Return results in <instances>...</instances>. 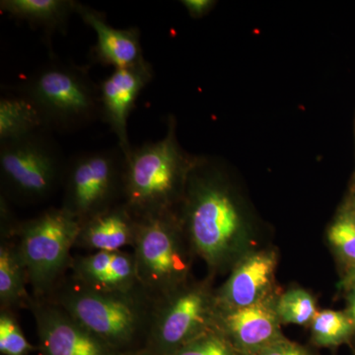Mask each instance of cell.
Listing matches in <instances>:
<instances>
[{"mask_svg":"<svg viewBox=\"0 0 355 355\" xmlns=\"http://www.w3.org/2000/svg\"><path fill=\"white\" fill-rule=\"evenodd\" d=\"M329 240L345 259L355 263V217H340L329 231Z\"/></svg>","mask_w":355,"mask_h":355,"instance_id":"cell-24","label":"cell"},{"mask_svg":"<svg viewBox=\"0 0 355 355\" xmlns=\"http://www.w3.org/2000/svg\"><path fill=\"white\" fill-rule=\"evenodd\" d=\"M275 268V257L272 253L261 252L248 257L236 268L222 291V305L232 310L260 302L272 280Z\"/></svg>","mask_w":355,"mask_h":355,"instance_id":"cell-16","label":"cell"},{"mask_svg":"<svg viewBox=\"0 0 355 355\" xmlns=\"http://www.w3.org/2000/svg\"><path fill=\"white\" fill-rule=\"evenodd\" d=\"M171 355H236L225 338L209 331Z\"/></svg>","mask_w":355,"mask_h":355,"instance_id":"cell-23","label":"cell"},{"mask_svg":"<svg viewBox=\"0 0 355 355\" xmlns=\"http://www.w3.org/2000/svg\"><path fill=\"white\" fill-rule=\"evenodd\" d=\"M69 275L91 291L104 293L144 291L132 251L96 252L72 257Z\"/></svg>","mask_w":355,"mask_h":355,"instance_id":"cell-12","label":"cell"},{"mask_svg":"<svg viewBox=\"0 0 355 355\" xmlns=\"http://www.w3.org/2000/svg\"><path fill=\"white\" fill-rule=\"evenodd\" d=\"M41 130H44L43 121L29 100L20 94L1 97L0 142L19 139Z\"/></svg>","mask_w":355,"mask_h":355,"instance_id":"cell-19","label":"cell"},{"mask_svg":"<svg viewBox=\"0 0 355 355\" xmlns=\"http://www.w3.org/2000/svg\"><path fill=\"white\" fill-rule=\"evenodd\" d=\"M354 323L343 313L324 310L313 319L312 333L315 342L323 347L338 345L352 335Z\"/></svg>","mask_w":355,"mask_h":355,"instance_id":"cell-20","label":"cell"},{"mask_svg":"<svg viewBox=\"0 0 355 355\" xmlns=\"http://www.w3.org/2000/svg\"><path fill=\"white\" fill-rule=\"evenodd\" d=\"M137 228V217L121 202L81 223L76 247L90 253L132 249Z\"/></svg>","mask_w":355,"mask_h":355,"instance_id":"cell-14","label":"cell"},{"mask_svg":"<svg viewBox=\"0 0 355 355\" xmlns=\"http://www.w3.org/2000/svg\"><path fill=\"white\" fill-rule=\"evenodd\" d=\"M31 345L26 340L12 311L0 313V352L4 355H26Z\"/></svg>","mask_w":355,"mask_h":355,"instance_id":"cell-22","label":"cell"},{"mask_svg":"<svg viewBox=\"0 0 355 355\" xmlns=\"http://www.w3.org/2000/svg\"><path fill=\"white\" fill-rule=\"evenodd\" d=\"M125 156L120 146L67 161L62 207L81 223L123 202Z\"/></svg>","mask_w":355,"mask_h":355,"instance_id":"cell-7","label":"cell"},{"mask_svg":"<svg viewBox=\"0 0 355 355\" xmlns=\"http://www.w3.org/2000/svg\"><path fill=\"white\" fill-rule=\"evenodd\" d=\"M172 211L137 218L132 253L140 286L157 302L180 289L189 263Z\"/></svg>","mask_w":355,"mask_h":355,"instance_id":"cell-6","label":"cell"},{"mask_svg":"<svg viewBox=\"0 0 355 355\" xmlns=\"http://www.w3.org/2000/svg\"><path fill=\"white\" fill-rule=\"evenodd\" d=\"M76 3L74 0H1L0 9L14 19L53 34L64 33Z\"/></svg>","mask_w":355,"mask_h":355,"instance_id":"cell-17","label":"cell"},{"mask_svg":"<svg viewBox=\"0 0 355 355\" xmlns=\"http://www.w3.org/2000/svg\"><path fill=\"white\" fill-rule=\"evenodd\" d=\"M81 222L60 207H51L35 218L16 222L1 237L16 238L18 252L31 286L33 298L50 297L69 272Z\"/></svg>","mask_w":355,"mask_h":355,"instance_id":"cell-3","label":"cell"},{"mask_svg":"<svg viewBox=\"0 0 355 355\" xmlns=\"http://www.w3.org/2000/svg\"><path fill=\"white\" fill-rule=\"evenodd\" d=\"M67 161L46 130L0 142V176L7 200L38 203L64 184Z\"/></svg>","mask_w":355,"mask_h":355,"instance_id":"cell-4","label":"cell"},{"mask_svg":"<svg viewBox=\"0 0 355 355\" xmlns=\"http://www.w3.org/2000/svg\"><path fill=\"white\" fill-rule=\"evenodd\" d=\"M184 170L170 127L164 139L132 147L125 156L123 202L137 218L172 211Z\"/></svg>","mask_w":355,"mask_h":355,"instance_id":"cell-5","label":"cell"},{"mask_svg":"<svg viewBox=\"0 0 355 355\" xmlns=\"http://www.w3.org/2000/svg\"><path fill=\"white\" fill-rule=\"evenodd\" d=\"M153 65L147 60L135 67L114 69L99 84L101 118L118 137L125 156L132 150L128 135V120L144 87L153 80Z\"/></svg>","mask_w":355,"mask_h":355,"instance_id":"cell-11","label":"cell"},{"mask_svg":"<svg viewBox=\"0 0 355 355\" xmlns=\"http://www.w3.org/2000/svg\"><path fill=\"white\" fill-rule=\"evenodd\" d=\"M49 299L111 350L128 347L140 338L148 343L155 301L144 291H91L67 272Z\"/></svg>","mask_w":355,"mask_h":355,"instance_id":"cell-1","label":"cell"},{"mask_svg":"<svg viewBox=\"0 0 355 355\" xmlns=\"http://www.w3.org/2000/svg\"><path fill=\"white\" fill-rule=\"evenodd\" d=\"M189 202L191 244L210 266H216L227 254L239 229L235 205L226 191L209 182L193 188Z\"/></svg>","mask_w":355,"mask_h":355,"instance_id":"cell-8","label":"cell"},{"mask_svg":"<svg viewBox=\"0 0 355 355\" xmlns=\"http://www.w3.org/2000/svg\"><path fill=\"white\" fill-rule=\"evenodd\" d=\"M211 302L202 288L178 289L155 302L148 345L160 355H171L209 331Z\"/></svg>","mask_w":355,"mask_h":355,"instance_id":"cell-9","label":"cell"},{"mask_svg":"<svg viewBox=\"0 0 355 355\" xmlns=\"http://www.w3.org/2000/svg\"><path fill=\"white\" fill-rule=\"evenodd\" d=\"M183 3L190 11L191 15L200 16L209 10L214 2L209 1V0H187V1H183Z\"/></svg>","mask_w":355,"mask_h":355,"instance_id":"cell-26","label":"cell"},{"mask_svg":"<svg viewBox=\"0 0 355 355\" xmlns=\"http://www.w3.org/2000/svg\"><path fill=\"white\" fill-rule=\"evenodd\" d=\"M257 355H311L307 350L294 343L277 340L266 349L261 350Z\"/></svg>","mask_w":355,"mask_h":355,"instance_id":"cell-25","label":"cell"},{"mask_svg":"<svg viewBox=\"0 0 355 355\" xmlns=\"http://www.w3.org/2000/svg\"><path fill=\"white\" fill-rule=\"evenodd\" d=\"M27 273L13 237H2L0 245V304L1 310L29 308Z\"/></svg>","mask_w":355,"mask_h":355,"instance_id":"cell-18","label":"cell"},{"mask_svg":"<svg viewBox=\"0 0 355 355\" xmlns=\"http://www.w3.org/2000/svg\"><path fill=\"white\" fill-rule=\"evenodd\" d=\"M349 315L350 320L355 324V289L354 296H352V304H350Z\"/></svg>","mask_w":355,"mask_h":355,"instance_id":"cell-27","label":"cell"},{"mask_svg":"<svg viewBox=\"0 0 355 355\" xmlns=\"http://www.w3.org/2000/svg\"><path fill=\"white\" fill-rule=\"evenodd\" d=\"M349 282H352V284H355V268L350 272Z\"/></svg>","mask_w":355,"mask_h":355,"instance_id":"cell-28","label":"cell"},{"mask_svg":"<svg viewBox=\"0 0 355 355\" xmlns=\"http://www.w3.org/2000/svg\"><path fill=\"white\" fill-rule=\"evenodd\" d=\"M18 94L36 107L49 132H76L101 116L99 85L76 64H44L21 84Z\"/></svg>","mask_w":355,"mask_h":355,"instance_id":"cell-2","label":"cell"},{"mask_svg":"<svg viewBox=\"0 0 355 355\" xmlns=\"http://www.w3.org/2000/svg\"><path fill=\"white\" fill-rule=\"evenodd\" d=\"M76 13L96 33L97 44L94 53L100 64L123 69L146 62L140 44L139 29L137 27H112L105 14L79 2L76 3Z\"/></svg>","mask_w":355,"mask_h":355,"instance_id":"cell-13","label":"cell"},{"mask_svg":"<svg viewBox=\"0 0 355 355\" xmlns=\"http://www.w3.org/2000/svg\"><path fill=\"white\" fill-rule=\"evenodd\" d=\"M222 321L233 342L245 352L258 354L280 340L277 315L261 301L229 311Z\"/></svg>","mask_w":355,"mask_h":355,"instance_id":"cell-15","label":"cell"},{"mask_svg":"<svg viewBox=\"0 0 355 355\" xmlns=\"http://www.w3.org/2000/svg\"><path fill=\"white\" fill-rule=\"evenodd\" d=\"M44 355H112V350L89 333L51 299L33 298L29 308Z\"/></svg>","mask_w":355,"mask_h":355,"instance_id":"cell-10","label":"cell"},{"mask_svg":"<svg viewBox=\"0 0 355 355\" xmlns=\"http://www.w3.org/2000/svg\"><path fill=\"white\" fill-rule=\"evenodd\" d=\"M277 312L282 321L295 324H307L317 314L314 298L301 289L284 294L277 304Z\"/></svg>","mask_w":355,"mask_h":355,"instance_id":"cell-21","label":"cell"}]
</instances>
